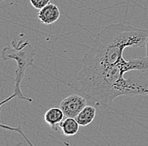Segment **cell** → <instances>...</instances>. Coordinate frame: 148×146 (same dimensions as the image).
<instances>
[{"mask_svg": "<svg viewBox=\"0 0 148 146\" xmlns=\"http://www.w3.org/2000/svg\"><path fill=\"white\" fill-rule=\"evenodd\" d=\"M17 98V95H16V94L14 92V93H13L11 96H9V98H7L6 99L1 101V102H0V108H1V107H2L3 104L7 103L8 102H9L10 100H12V99H13V98ZM0 128H3V129H7V130H11V131L18 132V131H19V129L21 128V126H20V125L16 126V127H14V126H9V125H7V124L2 123L0 122Z\"/></svg>", "mask_w": 148, "mask_h": 146, "instance_id": "cell-8", "label": "cell"}, {"mask_svg": "<svg viewBox=\"0 0 148 146\" xmlns=\"http://www.w3.org/2000/svg\"><path fill=\"white\" fill-rule=\"evenodd\" d=\"M88 99L79 94H71L65 98L60 103V108L62 110L65 117L76 118L77 114L87 106Z\"/></svg>", "mask_w": 148, "mask_h": 146, "instance_id": "cell-3", "label": "cell"}, {"mask_svg": "<svg viewBox=\"0 0 148 146\" xmlns=\"http://www.w3.org/2000/svg\"><path fill=\"white\" fill-rule=\"evenodd\" d=\"M31 5L36 9H43L45 6L50 3L51 0H29Z\"/></svg>", "mask_w": 148, "mask_h": 146, "instance_id": "cell-9", "label": "cell"}, {"mask_svg": "<svg viewBox=\"0 0 148 146\" xmlns=\"http://www.w3.org/2000/svg\"><path fill=\"white\" fill-rule=\"evenodd\" d=\"M18 133L19 134H20V135H21V136H22V137L24 138L25 139V141H26L28 144H29V146H35V145H34V144H33V143H32V142H31V141H30V140L29 139V138L26 136V134H25V133L23 132V130H22V128L19 129V131H18Z\"/></svg>", "mask_w": 148, "mask_h": 146, "instance_id": "cell-10", "label": "cell"}, {"mask_svg": "<svg viewBox=\"0 0 148 146\" xmlns=\"http://www.w3.org/2000/svg\"><path fill=\"white\" fill-rule=\"evenodd\" d=\"M3 1H4V0H0V3H1V2H3Z\"/></svg>", "mask_w": 148, "mask_h": 146, "instance_id": "cell-12", "label": "cell"}, {"mask_svg": "<svg viewBox=\"0 0 148 146\" xmlns=\"http://www.w3.org/2000/svg\"><path fill=\"white\" fill-rule=\"evenodd\" d=\"M145 48H146V55L148 57V37L146 40V43H145Z\"/></svg>", "mask_w": 148, "mask_h": 146, "instance_id": "cell-11", "label": "cell"}, {"mask_svg": "<svg viewBox=\"0 0 148 146\" xmlns=\"http://www.w3.org/2000/svg\"><path fill=\"white\" fill-rule=\"evenodd\" d=\"M65 115L61 108H51L46 112L44 119L46 123L55 131H58L60 124L63 121Z\"/></svg>", "mask_w": 148, "mask_h": 146, "instance_id": "cell-5", "label": "cell"}, {"mask_svg": "<svg viewBox=\"0 0 148 146\" xmlns=\"http://www.w3.org/2000/svg\"><path fill=\"white\" fill-rule=\"evenodd\" d=\"M61 16V11L54 3H49L43 9H40L38 13L39 20L46 25L56 23Z\"/></svg>", "mask_w": 148, "mask_h": 146, "instance_id": "cell-4", "label": "cell"}, {"mask_svg": "<svg viewBox=\"0 0 148 146\" xmlns=\"http://www.w3.org/2000/svg\"><path fill=\"white\" fill-rule=\"evenodd\" d=\"M148 29L127 22L111 24L104 27L92 41L83 58V69H96L114 65L124 58L127 47H143Z\"/></svg>", "mask_w": 148, "mask_h": 146, "instance_id": "cell-1", "label": "cell"}, {"mask_svg": "<svg viewBox=\"0 0 148 146\" xmlns=\"http://www.w3.org/2000/svg\"><path fill=\"white\" fill-rule=\"evenodd\" d=\"M35 55V48L29 43V41L25 40H13L12 48L6 47L3 50L2 52V57L3 60L14 59L16 61L17 70L15 72L14 78V93L17 95V98L19 99L29 102H32L33 99L23 94L20 86L22 80L24 79L26 68L33 65Z\"/></svg>", "mask_w": 148, "mask_h": 146, "instance_id": "cell-2", "label": "cell"}, {"mask_svg": "<svg viewBox=\"0 0 148 146\" xmlns=\"http://www.w3.org/2000/svg\"><path fill=\"white\" fill-rule=\"evenodd\" d=\"M79 123L75 118H66L60 124V128L62 131V134L66 136H73L76 135L79 131Z\"/></svg>", "mask_w": 148, "mask_h": 146, "instance_id": "cell-7", "label": "cell"}, {"mask_svg": "<svg viewBox=\"0 0 148 146\" xmlns=\"http://www.w3.org/2000/svg\"><path fill=\"white\" fill-rule=\"evenodd\" d=\"M97 110L96 108L91 106V105H87L75 118L77 123H79L80 126H88L89 125L92 121L94 120L96 117Z\"/></svg>", "mask_w": 148, "mask_h": 146, "instance_id": "cell-6", "label": "cell"}]
</instances>
